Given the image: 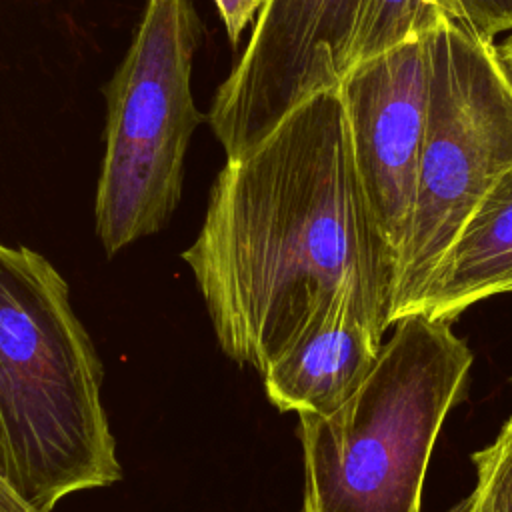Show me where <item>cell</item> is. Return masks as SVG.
Masks as SVG:
<instances>
[{
  "label": "cell",
  "instance_id": "cell-1",
  "mask_svg": "<svg viewBox=\"0 0 512 512\" xmlns=\"http://www.w3.org/2000/svg\"><path fill=\"white\" fill-rule=\"evenodd\" d=\"M182 260L220 350L256 372L338 300L380 334L392 326L398 256L366 200L340 88L226 158Z\"/></svg>",
  "mask_w": 512,
  "mask_h": 512
},
{
  "label": "cell",
  "instance_id": "cell-2",
  "mask_svg": "<svg viewBox=\"0 0 512 512\" xmlns=\"http://www.w3.org/2000/svg\"><path fill=\"white\" fill-rule=\"evenodd\" d=\"M102 380L64 276L0 242V470L34 512L122 480Z\"/></svg>",
  "mask_w": 512,
  "mask_h": 512
},
{
  "label": "cell",
  "instance_id": "cell-3",
  "mask_svg": "<svg viewBox=\"0 0 512 512\" xmlns=\"http://www.w3.org/2000/svg\"><path fill=\"white\" fill-rule=\"evenodd\" d=\"M452 322L396 320L360 390L330 414H298L302 512H420L436 438L466 396L472 350Z\"/></svg>",
  "mask_w": 512,
  "mask_h": 512
},
{
  "label": "cell",
  "instance_id": "cell-4",
  "mask_svg": "<svg viewBox=\"0 0 512 512\" xmlns=\"http://www.w3.org/2000/svg\"><path fill=\"white\" fill-rule=\"evenodd\" d=\"M428 56L426 138L392 324L418 314L434 272L512 168V78L496 44L448 18L428 36Z\"/></svg>",
  "mask_w": 512,
  "mask_h": 512
},
{
  "label": "cell",
  "instance_id": "cell-5",
  "mask_svg": "<svg viewBox=\"0 0 512 512\" xmlns=\"http://www.w3.org/2000/svg\"><path fill=\"white\" fill-rule=\"evenodd\" d=\"M202 22L190 0H146L134 40L106 86V150L94 224L108 256L156 234L178 206L198 112L190 74Z\"/></svg>",
  "mask_w": 512,
  "mask_h": 512
},
{
  "label": "cell",
  "instance_id": "cell-6",
  "mask_svg": "<svg viewBox=\"0 0 512 512\" xmlns=\"http://www.w3.org/2000/svg\"><path fill=\"white\" fill-rule=\"evenodd\" d=\"M362 0H266L208 120L226 158L240 156L310 96L340 88L352 66Z\"/></svg>",
  "mask_w": 512,
  "mask_h": 512
},
{
  "label": "cell",
  "instance_id": "cell-7",
  "mask_svg": "<svg viewBox=\"0 0 512 512\" xmlns=\"http://www.w3.org/2000/svg\"><path fill=\"white\" fill-rule=\"evenodd\" d=\"M428 88V38L408 40L352 66L340 84L354 164L398 264L416 198Z\"/></svg>",
  "mask_w": 512,
  "mask_h": 512
},
{
  "label": "cell",
  "instance_id": "cell-8",
  "mask_svg": "<svg viewBox=\"0 0 512 512\" xmlns=\"http://www.w3.org/2000/svg\"><path fill=\"white\" fill-rule=\"evenodd\" d=\"M384 334L348 298L322 310L258 374L280 412L330 414L374 370Z\"/></svg>",
  "mask_w": 512,
  "mask_h": 512
},
{
  "label": "cell",
  "instance_id": "cell-9",
  "mask_svg": "<svg viewBox=\"0 0 512 512\" xmlns=\"http://www.w3.org/2000/svg\"><path fill=\"white\" fill-rule=\"evenodd\" d=\"M512 292V168L490 188L434 272L418 314L456 320L472 304Z\"/></svg>",
  "mask_w": 512,
  "mask_h": 512
},
{
  "label": "cell",
  "instance_id": "cell-10",
  "mask_svg": "<svg viewBox=\"0 0 512 512\" xmlns=\"http://www.w3.org/2000/svg\"><path fill=\"white\" fill-rule=\"evenodd\" d=\"M448 18V0H362L352 66L408 40L428 38Z\"/></svg>",
  "mask_w": 512,
  "mask_h": 512
},
{
  "label": "cell",
  "instance_id": "cell-11",
  "mask_svg": "<svg viewBox=\"0 0 512 512\" xmlns=\"http://www.w3.org/2000/svg\"><path fill=\"white\" fill-rule=\"evenodd\" d=\"M470 460L474 486L448 512H512V416Z\"/></svg>",
  "mask_w": 512,
  "mask_h": 512
},
{
  "label": "cell",
  "instance_id": "cell-12",
  "mask_svg": "<svg viewBox=\"0 0 512 512\" xmlns=\"http://www.w3.org/2000/svg\"><path fill=\"white\" fill-rule=\"evenodd\" d=\"M452 20L474 34L496 40L504 32H512V0H448Z\"/></svg>",
  "mask_w": 512,
  "mask_h": 512
},
{
  "label": "cell",
  "instance_id": "cell-13",
  "mask_svg": "<svg viewBox=\"0 0 512 512\" xmlns=\"http://www.w3.org/2000/svg\"><path fill=\"white\" fill-rule=\"evenodd\" d=\"M266 0H216L220 16L224 20L228 38L232 44L238 42L246 24L256 16Z\"/></svg>",
  "mask_w": 512,
  "mask_h": 512
},
{
  "label": "cell",
  "instance_id": "cell-14",
  "mask_svg": "<svg viewBox=\"0 0 512 512\" xmlns=\"http://www.w3.org/2000/svg\"><path fill=\"white\" fill-rule=\"evenodd\" d=\"M496 48H498V54H500V60H502L506 72H508L510 78H512V36H508V38H506L502 44H498Z\"/></svg>",
  "mask_w": 512,
  "mask_h": 512
}]
</instances>
